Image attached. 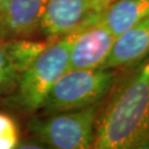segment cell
I'll use <instances>...</instances> for the list:
<instances>
[{"label":"cell","instance_id":"obj_1","mask_svg":"<svg viewBox=\"0 0 149 149\" xmlns=\"http://www.w3.org/2000/svg\"><path fill=\"white\" fill-rule=\"evenodd\" d=\"M149 147V61L117 86L96 119L93 148Z\"/></svg>","mask_w":149,"mask_h":149},{"label":"cell","instance_id":"obj_2","mask_svg":"<svg viewBox=\"0 0 149 149\" xmlns=\"http://www.w3.org/2000/svg\"><path fill=\"white\" fill-rule=\"evenodd\" d=\"M74 33L54 40L38 59L20 74L13 102L18 106L34 112L41 108L56 81L69 70L70 48Z\"/></svg>","mask_w":149,"mask_h":149},{"label":"cell","instance_id":"obj_3","mask_svg":"<svg viewBox=\"0 0 149 149\" xmlns=\"http://www.w3.org/2000/svg\"><path fill=\"white\" fill-rule=\"evenodd\" d=\"M113 69L68 70L49 92L41 108L49 114L98 105L112 91Z\"/></svg>","mask_w":149,"mask_h":149},{"label":"cell","instance_id":"obj_4","mask_svg":"<svg viewBox=\"0 0 149 149\" xmlns=\"http://www.w3.org/2000/svg\"><path fill=\"white\" fill-rule=\"evenodd\" d=\"M97 105L52 114L31 124L32 133L42 144L56 149L92 148L95 138Z\"/></svg>","mask_w":149,"mask_h":149},{"label":"cell","instance_id":"obj_5","mask_svg":"<svg viewBox=\"0 0 149 149\" xmlns=\"http://www.w3.org/2000/svg\"><path fill=\"white\" fill-rule=\"evenodd\" d=\"M103 9L93 0H48L40 30L54 41L86 26Z\"/></svg>","mask_w":149,"mask_h":149},{"label":"cell","instance_id":"obj_6","mask_svg":"<svg viewBox=\"0 0 149 149\" xmlns=\"http://www.w3.org/2000/svg\"><path fill=\"white\" fill-rule=\"evenodd\" d=\"M116 37L101 22L92 19L75 31L70 48L69 70L102 69L111 53Z\"/></svg>","mask_w":149,"mask_h":149},{"label":"cell","instance_id":"obj_7","mask_svg":"<svg viewBox=\"0 0 149 149\" xmlns=\"http://www.w3.org/2000/svg\"><path fill=\"white\" fill-rule=\"evenodd\" d=\"M48 0H3L0 39L26 38L40 29Z\"/></svg>","mask_w":149,"mask_h":149},{"label":"cell","instance_id":"obj_8","mask_svg":"<svg viewBox=\"0 0 149 149\" xmlns=\"http://www.w3.org/2000/svg\"><path fill=\"white\" fill-rule=\"evenodd\" d=\"M149 55V17L116 37L102 69H118L141 62Z\"/></svg>","mask_w":149,"mask_h":149},{"label":"cell","instance_id":"obj_9","mask_svg":"<svg viewBox=\"0 0 149 149\" xmlns=\"http://www.w3.org/2000/svg\"><path fill=\"white\" fill-rule=\"evenodd\" d=\"M149 17V0H116L106 6L95 20L106 26L115 37Z\"/></svg>","mask_w":149,"mask_h":149},{"label":"cell","instance_id":"obj_10","mask_svg":"<svg viewBox=\"0 0 149 149\" xmlns=\"http://www.w3.org/2000/svg\"><path fill=\"white\" fill-rule=\"evenodd\" d=\"M13 69L20 76L52 41H34L23 38L1 41Z\"/></svg>","mask_w":149,"mask_h":149},{"label":"cell","instance_id":"obj_11","mask_svg":"<svg viewBox=\"0 0 149 149\" xmlns=\"http://www.w3.org/2000/svg\"><path fill=\"white\" fill-rule=\"evenodd\" d=\"M19 146V130L15 119L0 113V149H13Z\"/></svg>","mask_w":149,"mask_h":149},{"label":"cell","instance_id":"obj_12","mask_svg":"<svg viewBox=\"0 0 149 149\" xmlns=\"http://www.w3.org/2000/svg\"><path fill=\"white\" fill-rule=\"evenodd\" d=\"M18 79L19 75L13 69L2 42L0 41V94L13 90L15 86H17Z\"/></svg>","mask_w":149,"mask_h":149},{"label":"cell","instance_id":"obj_13","mask_svg":"<svg viewBox=\"0 0 149 149\" xmlns=\"http://www.w3.org/2000/svg\"><path fill=\"white\" fill-rule=\"evenodd\" d=\"M93 1H95L96 3H98L100 6H102V7H106V6L111 5L112 2H114V1H116V0H93Z\"/></svg>","mask_w":149,"mask_h":149},{"label":"cell","instance_id":"obj_14","mask_svg":"<svg viewBox=\"0 0 149 149\" xmlns=\"http://www.w3.org/2000/svg\"><path fill=\"white\" fill-rule=\"evenodd\" d=\"M2 6H3V0H0V16H1V11H2Z\"/></svg>","mask_w":149,"mask_h":149}]
</instances>
